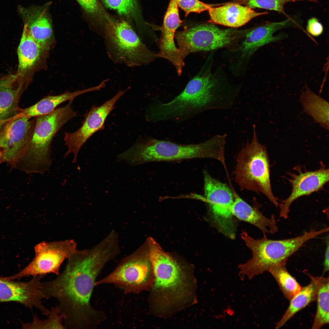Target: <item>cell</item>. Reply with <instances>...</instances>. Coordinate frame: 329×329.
Here are the masks:
<instances>
[{"instance_id":"1","label":"cell","mask_w":329,"mask_h":329,"mask_svg":"<svg viewBox=\"0 0 329 329\" xmlns=\"http://www.w3.org/2000/svg\"><path fill=\"white\" fill-rule=\"evenodd\" d=\"M115 256L112 246L101 241L92 249L77 250L55 278L41 282L47 299L54 298L58 301L65 329H94L105 320L103 312L92 307L90 300L96 278Z\"/></svg>"},{"instance_id":"2","label":"cell","mask_w":329,"mask_h":329,"mask_svg":"<svg viewBox=\"0 0 329 329\" xmlns=\"http://www.w3.org/2000/svg\"><path fill=\"white\" fill-rule=\"evenodd\" d=\"M210 66L207 59L183 90L171 101L154 99L146 108V119L153 123H180L209 109H231L237 97L235 88L217 73H212Z\"/></svg>"},{"instance_id":"3","label":"cell","mask_w":329,"mask_h":329,"mask_svg":"<svg viewBox=\"0 0 329 329\" xmlns=\"http://www.w3.org/2000/svg\"><path fill=\"white\" fill-rule=\"evenodd\" d=\"M226 139L224 134L217 135L202 143L184 144L151 137H141L121 153V158L132 166L197 158H213L224 164Z\"/></svg>"},{"instance_id":"4","label":"cell","mask_w":329,"mask_h":329,"mask_svg":"<svg viewBox=\"0 0 329 329\" xmlns=\"http://www.w3.org/2000/svg\"><path fill=\"white\" fill-rule=\"evenodd\" d=\"M73 100L65 106L36 117L33 135L12 167L27 174L43 175L52 163L51 144L54 137L66 123L77 115Z\"/></svg>"},{"instance_id":"5","label":"cell","mask_w":329,"mask_h":329,"mask_svg":"<svg viewBox=\"0 0 329 329\" xmlns=\"http://www.w3.org/2000/svg\"><path fill=\"white\" fill-rule=\"evenodd\" d=\"M328 230V227L317 231L311 229L301 236L278 240L269 239L266 234L261 239H255L246 232H243L241 238L251 250L252 257L246 263L239 265L240 278L242 279L246 276L251 279L268 271L272 266L286 261L307 241Z\"/></svg>"},{"instance_id":"6","label":"cell","mask_w":329,"mask_h":329,"mask_svg":"<svg viewBox=\"0 0 329 329\" xmlns=\"http://www.w3.org/2000/svg\"><path fill=\"white\" fill-rule=\"evenodd\" d=\"M253 128L251 141L246 143L238 156L234 179L242 189L262 193L277 207L280 203L272 190L266 147L259 143L255 125Z\"/></svg>"},{"instance_id":"7","label":"cell","mask_w":329,"mask_h":329,"mask_svg":"<svg viewBox=\"0 0 329 329\" xmlns=\"http://www.w3.org/2000/svg\"><path fill=\"white\" fill-rule=\"evenodd\" d=\"M105 45L109 58L114 62L131 67L148 64L157 58L129 23L111 20L104 30Z\"/></svg>"},{"instance_id":"8","label":"cell","mask_w":329,"mask_h":329,"mask_svg":"<svg viewBox=\"0 0 329 329\" xmlns=\"http://www.w3.org/2000/svg\"><path fill=\"white\" fill-rule=\"evenodd\" d=\"M148 256L154 277L153 291L163 304L182 301L187 292V278L176 261L152 239L148 240Z\"/></svg>"},{"instance_id":"9","label":"cell","mask_w":329,"mask_h":329,"mask_svg":"<svg viewBox=\"0 0 329 329\" xmlns=\"http://www.w3.org/2000/svg\"><path fill=\"white\" fill-rule=\"evenodd\" d=\"M242 32L222 29L211 24H197L175 33V37L184 58L189 54L212 51L229 46Z\"/></svg>"},{"instance_id":"10","label":"cell","mask_w":329,"mask_h":329,"mask_svg":"<svg viewBox=\"0 0 329 329\" xmlns=\"http://www.w3.org/2000/svg\"><path fill=\"white\" fill-rule=\"evenodd\" d=\"M152 273L148 255L137 250L124 258L109 274L96 281L95 285L111 283L126 292L136 293L150 286Z\"/></svg>"},{"instance_id":"11","label":"cell","mask_w":329,"mask_h":329,"mask_svg":"<svg viewBox=\"0 0 329 329\" xmlns=\"http://www.w3.org/2000/svg\"><path fill=\"white\" fill-rule=\"evenodd\" d=\"M77 250L76 243L73 239L42 242L35 246V257L28 265L16 274L3 278L13 280L30 276H44L49 273L58 275L62 262Z\"/></svg>"},{"instance_id":"12","label":"cell","mask_w":329,"mask_h":329,"mask_svg":"<svg viewBox=\"0 0 329 329\" xmlns=\"http://www.w3.org/2000/svg\"><path fill=\"white\" fill-rule=\"evenodd\" d=\"M205 201L208 203L213 219L219 231L229 238L235 237L236 228L231 209L234 201L232 190L203 171Z\"/></svg>"},{"instance_id":"13","label":"cell","mask_w":329,"mask_h":329,"mask_svg":"<svg viewBox=\"0 0 329 329\" xmlns=\"http://www.w3.org/2000/svg\"><path fill=\"white\" fill-rule=\"evenodd\" d=\"M129 89L119 90L112 98L99 106L93 105L83 115L84 120L81 127L73 132H65L64 141L68 148L65 157L70 153L74 154L73 163L76 161L78 152L87 140L97 131L104 129L106 119L114 108L118 100Z\"/></svg>"},{"instance_id":"14","label":"cell","mask_w":329,"mask_h":329,"mask_svg":"<svg viewBox=\"0 0 329 329\" xmlns=\"http://www.w3.org/2000/svg\"><path fill=\"white\" fill-rule=\"evenodd\" d=\"M26 117L6 123L0 131V150L2 162L12 166L34 133L36 117Z\"/></svg>"},{"instance_id":"15","label":"cell","mask_w":329,"mask_h":329,"mask_svg":"<svg viewBox=\"0 0 329 329\" xmlns=\"http://www.w3.org/2000/svg\"><path fill=\"white\" fill-rule=\"evenodd\" d=\"M44 276H34L30 281H17L0 277V302H13L22 304L32 310L35 307L43 315L48 316L50 310L41 301L47 299L41 289V279Z\"/></svg>"},{"instance_id":"16","label":"cell","mask_w":329,"mask_h":329,"mask_svg":"<svg viewBox=\"0 0 329 329\" xmlns=\"http://www.w3.org/2000/svg\"><path fill=\"white\" fill-rule=\"evenodd\" d=\"M49 3L29 7L20 5L18 12L32 36L41 48L48 53L55 42L52 20L49 12Z\"/></svg>"},{"instance_id":"17","label":"cell","mask_w":329,"mask_h":329,"mask_svg":"<svg viewBox=\"0 0 329 329\" xmlns=\"http://www.w3.org/2000/svg\"><path fill=\"white\" fill-rule=\"evenodd\" d=\"M321 164L320 168L314 171L303 172L300 168H296L297 174L290 173L291 179L289 181L292 191L289 196L279 204L280 217L288 218L290 206L294 201L301 196L321 190L328 182L329 169L323 163Z\"/></svg>"},{"instance_id":"18","label":"cell","mask_w":329,"mask_h":329,"mask_svg":"<svg viewBox=\"0 0 329 329\" xmlns=\"http://www.w3.org/2000/svg\"><path fill=\"white\" fill-rule=\"evenodd\" d=\"M31 80L16 73L0 76V131L19 112V101Z\"/></svg>"},{"instance_id":"19","label":"cell","mask_w":329,"mask_h":329,"mask_svg":"<svg viewBox=\"0 0 329 329\" xmlns=\"http://www.w3.org/2000/svg\"><path fill=\"white\" fill-rule=\"evenodd\" d=\"M295 25V22L290 19L282 22L269 23L247 32L239 48L240 58L248 59L261 46L285 38L287 36L285 34L276 36L273 34L281 29Z\"/></svg>"},{"instance_id":"20","label":"cell","mask_w":329,"mask_h":329,"mask_svg":"<svg viewBox=\"0 0 329 329\" xmlns=\"http://www.w3.org/2000/svg\"><path fill=\"white\" fill-rule=\"evenodd\" d=\"M17 53L19 65L17 74L31 80L32 75L44 64L48 53L37 43L24 25Z\"/></svg>"},{"instance_id":"21","label":"cell","mask_w":329,"mask_h":329,"mask_svg":"<svg viewBox=\"0 0 329 329\" xmlns=\"http://www.w3.org/2000/svg\"><path fill=\"white\" fill-rule=\"evenodd\" d=\"M210 19L214 23L233 28L241 27L253 18L267 14L257 12L247 6L230 3L208 10Z\"/></svg>"},{"instance_id":"22","label":"cell","mask_w":329,"mask_h":329,"mask_svg":"<svg viewBox=\"0 0 329 329\" xmlns=\"http://www.w3.org/2000/svg\"><path fill=\"white\" fill-rule=\"evenodd\" d=\"M234 201L231 211L233 215L239 219L257 227L264 234H274L278 231L274 214L270 218L264 216L259 210L250 206L232 189Z\"/></svg>"},{"instance_id":"23","label":"cell","mask_w":329,"mask_h":329,"mask_svg":"<svg viewBox=\"0 0 329 329\" xmlns=\"http://www.w3.org/2000/svg\"><path fill=\"white\" fill-rule=\"evenodd\" d=\"M103 87V84L101 83L98 86L83 90L73 92L66 91L58 95L47 96L31 106L23 109L21 108L19 112L11 118L10 120L23 117L31 119L48 114L65 101L73 100L76 97L88 92L100 90Z\"/></svg>"},{"instance_id":"24","label":"cell","mask_w":329,"mask_h":329,"mask_svg":"<svg viewBox=\"0 0 329 329\" xmlns=\"http://www.w3.org/2000/svg\"><path fill=\"white\" fill-rule=\"evenodd\" d=\"M299 102L305 112L315 122L328 130L329 129V103L324 98L311 91L307 85L300 95Z\"/></svg>"},{"instance_id":"25","label":"cell","mask_w":329,"mask_h":329,"mask_svg":"<svg viewBox=\"0 0 329 329\" xmlns=\"http://www.w3.org/2000/svg\"><path fill=\"white\" fill-rule=\"evenodd\" d=\"M308 275L310 278V282L308 285L302 288L290 300L287 309L280 320L276 324V329L281 327L296 313L316 300L321 277H313L309 274Z\"/></svg>"},{"instance_id":"26","label":"cell","mask_w":329,"mask_h":329,"mask_svg":"<svg viewBox=\"0 0 329 329\" xmlns=\"http://www.w3.org/2000/svg\"><path fill=\"white\" fill-rule=\"evenodd\" d=\"M178 7L177 0H170L163 25L160 29L161 34L159 40L164 45L171 46L175 43L176 31L182 22L180 18Z\"/></svg>"},{"instance_id":"27","label":"cell","mask_w":329,"mask_h":329,"mask_svg":"<svg viewBox=\"0 0 329 329\" xmlns=\"http://www.w3.org/2000/svg\"><path fill=\"white\" fill-rule=\"evenodd\" d=\"M284 261L271 267L268 271L277 281L285 297L290 300L302 287L287 271Z\"/></svg>"},{"instance_id":"28","label":"cell","mask_w":329,"mask_h":329,"mask_svg":"<svg viewBox=\"0 0 329 329\" xmlns=\"http://www.w3.org/2000/svg\"><path fill=\"white\" fill-rule=\"evenodd\" d=\"M329 283L328 277L321 276L316 299L317 309L313 329H318L329 323Z\"/></svg>"},{"instance_id":"29","label":"cell","mask_w":329,"mask_h":329,"mask_svg":"<svg viewBox=\"0 0 329 329\" xmlns=\"http://www.w3.org/2000/svg\"><path fill=\"white\" fill-rule=\"evenodd\" d=\"M51 313L47 319L40 320L36 313L33 314V320L29 323H22L23 328L27 329H65L62 323V318L59 314L57 306L52 307Z\"/></svg>"},{"instance_id":"30","label":"cell","mask_w":329,"mask_h":329,"mask_svg":"<svg viewBox=\"0 0 329 329\" xmlns=\"http://www.w3.org/2000/svg\"><path fill=\"white\" fill-rule=\"evenodd\" d=\"M313 0H242L243 3L251 9L260 8L276 11L284 13V7L286 3L296 1Z\"/></svg>"},{"instance_id":"31","label":"cell","mask_w":329,"mask_h":329,"mask_svg":"<svg viewBox=\"0 0 329 329\" xmlns=\"http://www.w3.org/2000/svg\"><path fill=\"white\" fill-rule=\"evenodd\" d=\"M106 6L116 11L119 15L127 17L134 16L136 12V0H102Z\"/></svg>"},{"instance_id":"32","label":"cell","mask_w":329,"mask_h":329,"mask_svg":"<svg viewBox=\"0 0 329 329\" xmlns=\"http://www.w3.org/2000/svg\"><path fill=\"white\" fill-rule=\"evenodd\" d=\"M178 6L181 8L187 16L191 12L200 13L208 10L211 6L199 0H177Z\"/></svg>"},{"instance_id":"33","label":"cell","mask_w":329,"mask_h":329,"mask_svg":"<svg viewBox=\"0 0 329 329\" xmlns=\"http://www.w3.org/2000/svg\"><path fill=\"white\" fill-rule=\"evenodd\" d=\"M76 0L85 13L90 17L102 19L105 17L103 10L97 0Z\"/></svg>"},{"instance_id":"34","label":"cell","mask_w":329,"mask_h":329,"mask_svg":"<svg viewBox=\"0 0 329 329\" xmlns=\"http://www.w3.org/2000/svg\"><path fill=\"white\" fill-rule=\"evenodd\" d=\"M323 27L317 19L313 17L308 21L306 27L307 32L314 37L320 36L323 31Z\"/></svg>"},{"instance_id":"35","label":"cell","mask_w":329,"mask_h":329,"mask_svg":"<svg viewBox=\"0 0 329 329\" xmlns=\"http://www.w3.org/2000/svg\"><path fill=\"white\" fill-rule=\"evenodd\" d=\"M326 247L324 254V272H326L329 270V236L328 235L326 239Z\"/></svg>"},{"instance_id":"36","label":"cell","mask_w":329,"mask_h":329,"mask_svg":"<svg viewBox=\"0 0 329 329\" xmlns=\"http://www.w3.org/2000/svg\"><path fill=\"white\" fill-rule=\"evenodd\" d=\"M2 154L0 150V163L2 162Z\"/></svg>"}]
</instances>
